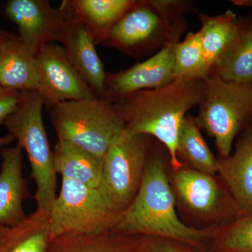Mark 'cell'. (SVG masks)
Masks as SVG:
<instances>
[{
    "mask_svg": "<svg viewBox=\"0 0 252 252\" xmlns=\"http://www.w3.org/2000/svg\"><path fill=\"white\" fill-rule=\"evenodd\" d=\"M140 239L115 232L94 236L65 235L54 239L48 252H135Z\"/></svg>",
    "mask_w": 252,
    "mask_h": 252,
    "instance_id": "obj_21",
    "label": "cell"
},
{
    "mask_svg": "<svg viewBox=\"0 0 252 252\" xmlns=\"http://www.w3.org/2000/svg\"><path fill=\"white\" fill-rule=\"evenodd\" d=\"M44 99L36 91L21 93L16 110L3 126L27 154L36 185V209L50 212L56 195L57 172L43 120Z\"/></svg>",
    "mask_w": 252,
    "mask_h": 252,
    "instance_id": "obj_3",
    "label": "cell"
},
{
    "mask_svg": "<svg viewBox=\"0 0 252 252\" xmlns=\"http://www.w3.org/2000/svg\"><path fill=\"white\" fill-rule=\"evenodd\" d=\"M149 137L125 128L103 158L99 189L119 213L130 206L140 188L149 154Z\"/></svg>",
    "mask_w": 252,
    "mask_h": 252,
    "instance_id": "obj_7",
    "label": "cell"
},
{
    "mask_svg": "<svg viewBox=\"0 0 252 252\" xmlns=\"http://www.w3.org/2000/svg\"><path fill=\"white\" fill-rule=\"evenodd\" d=\"M3 14L18 26L20 37L34 52L51 42H61L66 17L61 6L54 8L48 0H9Z\"/></svg>",
    "mask_w": 252,
    "mask_h": 252,
    "instance_id": "obj_11",
    "label": "cell"
},
{
    "mask_svg": "<svg viewBox=\"0 0 252 252\" xmlns=\"http://www.w3.org/2000/svg\"></svg>",
    "mask_w": 252,
    "mask_h": 252,
    "instance_id": "obj_31",
    "label": "cell"
},
{
    "mask_svg": "<svg viewBox=\"0 0 252 252\" xmlns=\"http://www.w3.org/2000/svg\"><path fill=\"white\" fill-rule=\"evenodd\" d=\"M63 11L66 25L61 43L66 56L94 94L104 98L107 72L97 54L95 43L82 23Z\"/></svg>",
    "mask_w": 252,
    "mask_h": 252,
    "instance_id": "obj_12",
    "label": "cell"
},
{
    "mask_svg": "<svg viewBox=\"0 0 252 252\" xmlns=\"http://www.w3.org/2000/svg\"><path fill=\"white\" fill-rule=\"evenodd\" d=\"M200 130L195 119L188 114L181 127L177 157L180 160V158L185 160L190 168L214 176L218 170L219 160L207 145Z\"/></svg>",
    "mask_w": 252,
    "mask_h": 252,
    "instance_id": "obj_22",
    "label": "cell"
},
{
    "mask_svg": "<svg viewBox=\"0 0 252 252\" xmlns=\"http://www.w3.org/2000/svg\"><path fill=\"white\" fill-rule=\"evenodd\" d=\"M178 37L170 39L150 59L125 70L107 73L104 98L113 104L140 91L163 87L174 79V49Z\"/></svg>",
    "mask_w": 252,
    "mask_h": 252,
    "instance_id": "obj_10",
    "label": "cell"
},
{
    "mask_svg": "<svg viewBox=\"0 0 252 252\" xmlns=\"http://www.w3.org/2000/svg\"></svg>",
    "mask_w": 252,
    "mask_h": 252,
    "instance_id": "obj_30",
    "label": "cell"
},
{
    "mask_svg": "<svg viewBox=\"0 0 252 252\" xmlns=\"http://www.w3.org/2000/svg\"><path fill=\"white\" fill-rule=\"evenodd\" d=\"M219 247L225 252H252V213L226 228L219 240Z\"/></svg>",
    "mask_w": 252,
    "mask_h": 252,
    "instance_id": "obj_25",
    "label": "cell"
},
{
    "mask_svg": "<svg viewBox=\"0 0 252 252\" xmlns=\"http://www.w3.org/2000/svg\"><path fill=\"white\" fill-rule=\"evenodd\" d=\"M22 151L17 144L0 150V225L16 226L28 216L23 203L31 193L23 176Z\"/></svg>",
    "mask_w": 252,
    "mask_h": 252,
    "instance_id": "obj_13",
    "label": "cell"
},
{
    "mask_svg": "<svg viewBox=\"0 0 252 252\" xmlns=\"http://www.w3.org/2000/svg\"><path fill=\"white\" fill-rule=\"evenodd\" d=\"M36 62V91L44 99L46 109L60 102L97 97L69 62L63 46L51 42L41 46Z\"/></svg>",
    "mask_w": 252,
    "mask_h": 252,
    "instance_id": "obj_9",
    "label": "cell"
},
{
    "mask_svg": "<svg viewBox=\"0 0 252 252\" xmlns=\"http://www.w3.org/2000/svg\"><path fill=\"white\" fill-rule=\"evenodd\" d=\"M58 140L103 158L126 125L114 104L102 97L66 101L47 108Z\"/></svg>",
    "mask_w": 252,
    "mask_h": 252,
    "instance_id": "obj_4",
    "label": "cell"
},
{
    "mask_svg": "<svg viewBox=\"0 0 252 252\" xmlns=\"http://www.w3.org/2000/svg\"><path fill=\"white\" fill-rule=\"evenodd\" d=\"M8 32L3 31L0 28V46H1V43H2L3 40H4L5 36H6V34H7Z\"/></svg>",
    "mask_w": 252,
    "mask_h": 252,
    "instance_id": "obj_29",
    "label": "cell"
},
{
    "mask_svg": "<svg viewBox=\"0 0 252 252\" xmlns=\"http://www.w3.org/2000/svg\"><path fill=\"white\" fill-rule=\"evenodd\" d=\"M119 234L152 237L189 245L205 243L211 237L209 230L185 224L176 210L175 194L169 182L162 158L150 156L138 193L123 212L114 230Z\"/></svg>",
    "mask_w": 252,
    "mask_h": 252,
    "instance_id": "obj_2",
    "label": "cell"
},
{
    "mask_svg": "<svg viewBox=\"0 0 252 252\" xmlns=\"http://www.w3.org/2000/svg\"><path fill=\"white\" fill-rule=\"evenodd\" d=\"M135 252H184L165 239L142 237Z\"/></svg>",
    "mask_w": 252,
    "mask_h": 252,
    "instance_id": "obj_26",
    "label": "cell"
},
{
    "mask_svg": "<svg viewBox=\"0 0 252 252\" xmlns=\"http://www.w3.org/2000/svg\"><path fill=\"white\" fill-rule=\"evenodd\" d=\"M200 17L202 49L207 72L210 75L235 44L242 24L231 11L215 16L200 15Z\"/></svg>",
    "mask_w": 252,
    "mask_h": 252,
    "instance_id": "obj_18",
    "label": "cell"
},
{
    "mask_svg": "<svg viewBox=\"0 0 252 252\" xmlns=\"http://www.w3.org/2000/svg\"><path fill=\"white\" fill-rule=\"evenodd\" d=\"M211 74L234 84L252 86V23L242 25L235 44Z\"/></svg>",
    "mask_w": 252,
    "mask_h": 252,
    "instance_id": "obj_23",
    "label": "cell"
},
{
    "mask_svg": "<svg viewBox=\"0 0 252 252\" xmlns=\"http://www.w3.org/2000/svg\"><path fill=\"white\" fill-rule=\"evenodd\" d=\"M21 93L0 86V125H3L6 119L16 110L21 98Z\"/></svg>",
    "mask_w": 252,
    "mask_h": 252,
    "instance_id": "obj_27",
    "label": "cell"
},
{
    "mask_svg": "<svg viewBox=\"0 0 252 252\" xmlns=\"http://www.w3.org/2000/svg\"><path fill=\"white\" fill-rule=\"evenodd\" d=\"M204 80L177 79L163 87L138 91L114 104L130 132L152 136L166 148L173 171L183 167L177 157L181 127L203 98Z\"/></svg>",
    "mask_w": 252,
    "mask_h": 252,
    "instance_id": "obj_1",
    "label": "cell"
},
{
    "mask_svg": "<svg viewBox=\"0 0 252 252\" xmlns=\"http://www.w3.org/2000/svg\"><path fill=\"white\" fill-rule=\"evenodd\" d=\"M122 214L112 208L99 189L63 179L50 210L52 240L65 235L94 236L114 232Z\"/></svg>",
    "mask_w": 252,
    "mask_h": 252,
    "instance_id": "obj_6",
    "label": "cell"
},
{
    "mask_svg": "<svg viewBox=\"0 0 252 252\" xmlns=\"http://www.w3.org/2000/svg\"><path fill=\"white\" fill-rule=\"evenodd\" d=\"M135 2L133 0H64L61 6L84 25L98 45L104 44L112 28Z\"/></svg>",
    "mask_w": 252,
    "mask_h": 252,
    "instance_id": "obj_16",
    "label": "cell"
},
{
    "mask_svg": "<svg viewBox=\"0 0 252 252\" xmlns=\"http://www.w3.org/2000/svg\"><path fill=\"white\" fill-rule=\"evenodd\" d=\"M217 173L228 186L239 208L252 213V124L243 130L234 153L219 159Z\"/></svg>",
    "mask_w": 252,
    "mask_h": 252,
    "instance_id": "obj_15",
    "label": "cell"
},
{
    "mask_svg": "<svg viewBox=\"0 0 252 252\" xmlns=\"http://www.w3.org/2000/svg\"><path fill=\"white\" fill-rule=\"evenodd\" d=\"M199 104L197 126L215 139L221 158L229 157L235 137L252 124V86L234 84L211 74L204 80Z\"/></svg>",
    "mask_w": 252,
    "mask_h": 252,
    "instance_id": "obj_5",
    "label": "cell"
},
{
    "mask_svg": "<svg viewBox=\"0 0 252 252\" xmlns=\"http://www.w3.org/2000/svg\"><path fill=\"white\" fill-rule=\"evenodd\" d=\"M209 77L205 67L200 32H190L177 41L174 49V79H200Z\"/></svg>",
    "mask_w": 252,
    "mask_h": 252,
    "instance_id": "obj_24",
    "label": "cell"
},
{
    "mask_svg": "<svg viewBox=\"0 0 252 252\" xmlns=\"http://www.w3.org/2000/svg\"><path fill=\"white\" fill-rule=\"evenodd\" d=\"M51 241L45 210L36 209L16 226L0 225V252H48Z\"/></svg>",
    "mask_w": 252,
    "mask_h": 252,
    "instance_id": "obj_19",
    "label": "cell"
},
{
    "mask_svg": "<svg viewBox=\"0 0 252 252\" xmlns=\"http://www.w3.org/2000/svg\"><path fill=\"white\" fill-rule=\"evenodd\" d=\"M53 154L55 169L63 179L99 189L103 158L61 140L56 142Z\"/></svg>",
    "mask_w": 252,
    "mask_h": 252,
    "instance_id": "obj_20",
    "label": "cell"
},
{
    "mask_svg": "<svg viewBox=\"0 0 252 252\" xmlns=\"http://www.w3.org/2000/svg\"><path fill=\"white\" fill-rule=\"evenodd\" d=\"M173 172L172 189L187 208L200 215L215 211L221 193L213 176L184 166Z\"/></svg>",
    "mask_w": 252,
    "mask_h": 252,
    "instance_id": "obj_17",
    "label": "cell"
},
{
    "mask_svg": "<svg viewBox=\"0 0 252 252\" xmlns=\"http://www.w3.org/2000/svg\"><path fill=\"white\" fill-rule=\"evenodd\" d=\"M0 86L19 92L37 89L36 53L19 36L9 33L0 46Z\"/></svg>",
    "mask_w": 252,
    "mask_h": 252,
    "instance_id": "obj_14",
    "label": "cell"
},
{
    "mask_svg": "<svg viewBox=\"0 0 252 252\" xmlns=\"http://www.w3.org/2000/svg\"><path fill=\"white\" fill-rule=\"evenodd\" d=\"M14 140V137L9 133L4 137H0V150L9 147V144L12 143Z\"/></svg>",
    "mask_w": 252,
    "mask_h": 252,
    "instance_id": "obj_28",
    "label": "cell"
},
{
    "mask_svg": "<svg viewBox=\"0 0 252 252\" xmlns=\"http://www.w3.org/2000/svg\"><path fill=\"white\" fill-rule=\"evenodd\" d=\"M179 2L135 1L112 28L104 45L113 46L133 57H141L160 41L179 36L171 25V11Z\"/></svg>",
    "mask_w": 252,
    "mask_h": 252,
    "instance_id": "obj_8",
    "label": "cell"
}]
</instances>
